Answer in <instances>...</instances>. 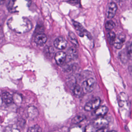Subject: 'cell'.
I'll use <instances>...</instances> for the list:
<instances>
[{"instance_id":"cell-25","label":"cell","mask_w":132,"mask_h":132,"mask_svg":"<svg viewBox=\"0 0 132 132\" xmlns=\"http://www.w3.org/2000/svg\"><path fill=\"white\" fill-rule=\"evenodd\" d=\"M4 132H20L18 129L11 126H8L5 128Z\"/></svg>"},{"instance_id":"cell-9","label":"cell","mask_w":132,"mask_h":132,"mask_svg":"<svg viewBox=\"0 0 132 132\" xmlns=\"http://www.w3.org/2000/svg\"><path fill=\"white\" fill-rule=\"evenodd\" d=\"M126 36L124 34H121L116 39L114 43L115 47L117 49H121L123 46L125 41Z\"/></svg>"},{"instance_id":"cell-28","label":"cell","mask_w":132,"mask_h":132,"mask_svg":"<svg viewBox=\"0 0 132 132\" xmlns=\"http://www.w3.org/2000/svg\"><path fill=\"white\" fill-rule=\"evenodd\" d=\"M109 131L108 129L107 128H105L98 129L96 132H109Z\"/></svg>"},{"instance_id":"cell-4","label":"cell","mask_w":132,"mask_h":132,"mask_svg":"<svg viewBox=\"0 0 132 132\" xmlns=\"http://www.w3.org/2000/svg\"><path fill=\"white\" fill-rule=\"evenodd\" d=\"M109 124V121L103 117H99L94 121L93 126L95 128L98 129L107 128Z\"/></svg>"},{"instance_id":"cell-24","label":"cell","mask_w":132,"mask_h":132,"mask_svg":"<svg viewBox=\"0 0 132 132\" xmlns=\"http://www.w3.org/2000/svg\"><path fill=\"white\" fill-rule=\"evenodd\" d=\"M81 126H75L73 127H71L69 129L68 132H84Z\"/></svg>"},{"instance_id":"cell-17","label":"cell","mask_w":132,"mask_h":132,"mask_svg":"<svg viewBox=\"0 0 132 132\" xmlns=\"http://www.w3.org/2000/svg\"><path fill=\"white\" fill-rule=\"evenodd\" d=\"M68 36H69V40H70V41L71 42V43L75 46L78 47L79 46V44H78V41L77 39V37H76V36L75 35L74 33L73 32H70L69 33Z\"/></svg>"},{"instance_id":"cell-22","label":"cell","mask_w":132,"mask_h":132,"mask_svg":"<svg viewBox=\"0 0 132 132\" xmlns=\"http://www.w3.org/2000/svg\"><path fill=\"white\" fill-rule=\"evenodd\" d=\"M126 51L129 59L132 60V42L128 44Z\"/></svg>"},{"instance_id":"cell-14","label":"cell","mask_w":132,"mask_h":132,"mask_svg":"<svg viewBox=\"0 0 132 132\" xmlns=\"http://www.w3.org/2000/svg\"><path fill=\"white\" fill-rule=\"evenodd\" d=\"M2 101L6 104H10L13 102V97L10 93L7 92H4L2 95Z\"/></svg>"},{"instance_id":"cell-3","label":"cell","mask_w":132,"mask_h":132,"mask_svg":"<svg viewBox=\"0 0 132 132\" xmlns=\"http://www.w3.org/2000/svg\"><path fill=\"white\" fill-rule=\"evenodd\" d=\"M101 99L98 97L95 98L90 101L85 105L84 109L86 111H91L96 109L100 106Z\"/></svg>"},{"instance_id":"cell-8","label":"cell","mask_w":132,"mask_h":132,"mask_svg":"<svg viewBox=\"0 0 132 132\" xmlns=\"http://www.w3.org/2000/svg\"><path fill=\"white\" fill-rule=\"evenodd\" d=\"M27 114L29 118L31 120L36 119L39 115V112L37 108L32 106L28 107Z\"/></svg>"},{"instance_id":"cell-18","label":"cell","mask_w":132,"mask_h":132,"mask_svg":"<svg viewBox=\"0 0 132 132\" xmlns=\"http://www.w3.org/2000/svg\"><path fill=\"white\" fill-rule=\"evenodd\" d=\"M119 57L120 59L123 63H127L129 59L128 56L127 55L126 51H125V50H122L119 53Z\"/></svg>"},{"instance_id":"cell-11","label":"cell","mask_w":132,"mask_h":132,"mask_svg":"<svg viewBox=\"0 0 132 132\" xmlns=\"http://www.w3.org/2000/svg\"><path fill=\"white\" fill-rule=\"evenodd\" d=\"M47 40V37L45 34H39L35 37V42L37 45H42L46 43Z\"/></svg>"},{"instance_id":"cell-16","label":"cell","mask_w":132,"mask_h":132,"mask_svg":"<svg viewBox=\"0 0 132 132\" xmlns=\"http://www.w3.org/2000/svg\"><path fill=\"white\" fill-rule=\"evenodd\" d=\"M72 90L74 94L78 97L81 96L84 92L81 87L77 84H76L75 85L74 87L72 88Z\"/></svg>"},{"instance_id":"cell-29","label":"cell","mask_w":132,"mask_h":132,"mask_svg":"<svg viewBox=\"0 0 132 132\" xmlns=\"http://www.w3.org/2000/svg\"><path fill=\"white\" fill-rule=\"evenodd\" d=\"M128 70L129 73L132 76V66H130L129 67Z\"/></svg>"},{"instance_id":"cell-30","label":"cell","mask_w":132,"mask_h":132,"mask_svg":"<svg viewBox=\"0 0 132 132\" xmlns=\"http://www.w3.org/2000/svg\"><path fill=\"white\" fill-rule=\"evenodd\" d=\"M2 102H3V101H2V97H1V96H0V106L2 104Z\"/></svg>"},{"instance_id":"cell-23","label":"cell","mask_w":132,"mask_h":132,"mask_svg":"<svg viewBox=\"0 0 132 132\" xmlns=\"http://www.w3.org/2000/svg\"><path fill=\"white\" fill-rule=\"evenodd\" d=\"M115 26V24L112 20L108 21L105 23V28L106 29L108 30H111L113 29Z\"/></svg>"},{"instance_id":"cell-13","label":"cell","mask_w":132,"mask_h":132,"mask_svg":"<svg viewBox=\"0 0 132 132\" xmlns=\"http://www.w3.org/2000/svg\"><path fill=\"white\" fill-rule=\"evenodd\" d=\"M68 57L69 59H75L78 57V52L77 49L74 47H71L67 51Z\"/></svg>"},{"instance_id":"cell-27","label":"cell","mask_w":132,"mask_h":132,"mask_svg":"<svg viewBox=\"0 0 132 132\" xmlns=\"http://www.w3.org/2000/svg\"><path fill=\"white\" fill-rule=\"evenodd\" d=\"M46 53L48 55H50L53 54L54 52V50L53 48L52 47H51H51H50V46L47 47V49H46Z\"/></svg>"},{"instance_id":"cell-5","label":"cell","mask_w":132,"mask_h":132,"mask_svg":"<svg viewBox=\"0 0 132 132\" xmlns=\"http://www.w3.org/2000/svg\"><path fill=\"white\" fill-rule=\"evenodd\" d=\"M73 25L77 31V33L80 36L83 37L85 35L89 38H91V35H90V33L87 30H85L82 25H81L79 22L74 21L73 22Z\"/></svg>"},{"instance_id":"cell-15","label":"cell","mask_w":132,"mask_h":132,"mask_svg":"<svg viewBox=\"0 0 132 132\" xmlns=\"http://www.w3.org/2000/svg\"><path fill=\"white\" fill-rule=\"evenodd\" d=\"M128 97L126 94L121 93L119 95V104L121 107H123L128 100Z\"/></svg>"},{"instance_id":"cell-1","label":"cell","mask_w":132,"mask_h":132,"mask_svg":"<svg viewBox=\"0 0 132 132\" xmlns=\"http://www.w3.org/2000/svg\"><path fill=\"white\" fill-rule=\"evenodd\" d=\"M8 25L12 30L18 33L26 32L31 27L30 21L26 19L17 16L12 17L8 21Z\"/></svg>"},{"instance_id":"cell-21","label":"cell","mask_w":132,"mask_h":132,"mask_svg":"<svg viewBox=\"0 0 132 132\" xmlns=\"http://www.w3.org/2000/svg\"><path fill=\"white\" fill-rule=\"evenodd\" d=\"M27 132H42V129L39 126L35 125L29 127Z\"/></svg>"},{"instance_id":"cell-2","label":"cell","mask_w":132,"mask_h":132,"mask_svg":"<svg viewBox=\"0 0 132 132\" xmlns=\"http://www.w3.org/2000/svg\"><path fill=\"white\" fill-rule=\"evenodd\" d=\"M96 81L93 78H90L84 81L81 87L85 93H89L92 92L96 86Z\"/></svg>"},{"instance_id":"cell-31","label":"cell","mask_w":132,"mask_h":132,"mask_svg":"<svg viewBox=\"0 0 132 132\" xmlns=\"http://www.w3.org/2000/svg\"><path fill=\"white\" fill-rule=\"evenodd\" d=\"M109 132H117V131H114V130H113V131H109Z\"/></svg>"},{"instance_id":"cell-20","label":"cell","mask_w":132,"mask_h":132,"mask_svg":"<svg viewBox=\"0 0 132 132\" xmlns=\"http://www.w3.org/2000/svg\"><path fill=\"white\" fill-rule=\"evenodd\" d=\"M116 38V35L114 32H110L108 33V39L111 45H114Z\"/></svg>"},{"instance_id":"cell-26","label":"cell","mask_w":132,"mask_h":132,"mask_svg":"<svg viewBox=\"0 0 132 132\" xmlns=\"http://www.w3.org/2000/svg\"><path fill=\"white\" fill-rule=\"evenodd\" d=\"M94 128L93 125H89L86 126L84 131V132H93Z\"/></svg>"},{"instance_id":"cell-6","label":"cell","mask_w":132,"mask_h":132,"mask_svg":"<svg viewBox=\"0 0 132 132\" xmlns=\"http://www.w3.org/2000/svg\"><path fill=\"white\" fill-rule=\"evenodd\" d=\"M118 9L117 5L114 2L109 4L107 10V16L109 19H112L115 16Z\"/></svg>"},{"instance_id":"cell-19","label":"cell","mask_w":132,"mask_h":132,"mask_svg":"<svg viewBox=\"0 0 132 132\" xmlns=\"http://www.w3.org/2000/svg\"><path fill=\"white\" fill-rule=\"evenodd\" d=\"M85 116L82 115H77L72 119L71 122L74 125H77L85 119Z\"/></svg>"},{"instance_id":"cell-7","label":"cell","mask_w":132,"mask_h":132,"mask_svg":"<svg viewBox=\"0 0 132 132\" xmlns=\"http://www.w3.org/2000/svg\"><path fill=\"white\" fill-rule=\"evenodd\" d=\"M67 41L64 37H59L54 41V46L56 49L63 50L65 49L67 45Z\"/></svg>"},{"instance_id":"cell-12","label":"cell","mask_w":132,"mask_h":132,"mask_svg":"<svg viewBox=\"0 0 132 132\" xmlns=\"http://www.w3.org/2000/svg\"><path fill=\"white\" fill-rule=\"evenodd\" d=\"M108 112V108L106 106H100L95 109L94 114L96 116L102 117L105 115Z\"/></svg>"},{"instance_id":"cell-10","label":"cell","mask_w":132,"mask_h":132,"mask_svg":"<svg viewBox=\"0 0 132 132\" xmlns=\"http://www.w3.org/2000/svg\"><path fill=\"white\" fill-rule=\"evenodd\" d=\"M67 58V55L64 52L60 51L56 53L55 59L56 63L59 65H62L65 63Z\"/></svg>"}]
</instances>
